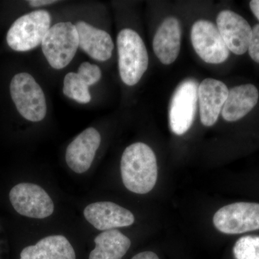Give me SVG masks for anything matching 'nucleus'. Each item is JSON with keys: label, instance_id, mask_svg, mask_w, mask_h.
<instances>
[{"label": "nucleus", "instance_id": "obj_1", "mask_svg": "<svg viewBox=\"0 0 259 259\" xmlns=\"http://www.w3.org/2000/svg\"><path fill=\"white\" fill-rule=\"evenodd\" d=\"M122 182L134 193L147 194L156 185L158 166L156 155L148 145L135 143L127 146L120 162Z\"/></svg>", "mask_w": 259, "mask_h": 259}, {"label": "nucleus", "instance_id": "obj_2", "mask_svg": "<svg viewBox=\"0 0 259 259\" xmlns=\"http://www.w3.org/2000/svg\"><path fill=\"white\" fill-rule=\"evenodd\" d=\"M117 45L121 79L126 85L134 86L148 69L147 49L139 34L129 28L119 32Z\"/></svg>", "mask_w": 259, "mask_h": 259}, {"label": "nucleus", "instance_id": "obj_3", "mask_svg": "<svg viewBox=\"0 0 259 259\" xmlns=\"http://www.w3.org/2000/svg\"><path fill=\"white\" fill-rule=\"evenodd\" d=\"M42 51L51 67L61 69L74 59L79 47L76 26L70 22H61L51 27L42 44Z\"/></svg>", "mask_w": 259, "mask_h": 259}, {"label": "nucleus", "instance_id": "obj_4", "mask_svg": "<svg viewBox=\"0 0 259 259\" xmlns=\"http://www.w3.org/2000/svg\"><path fill=\"white\" fill-rule=\"evenodd\" d=\"M10 90L17 110L24 118L31 122H40L45 118V95L31 75L25 72L15 75L10 82Z\"/></svg>", "mask_w": 259, "mask_h": 259}, {"label": "nucleus", "instance_id": "obj_5", "mask_svg": "<svg viewBox=\"0 0 259 259\" xmlns=\"http://www.w3.org/2000/svg\"><path fill=\"white\" fill-rule=\"evenodd\" d=\"M51 17L47 10H39L15 20L7 34V42L16 51L32 50L42 44L51 28Z\"/></svg>", "mask_w": 259, "mask_h": 259}, {"label": "nucleus", "instance_id": "obj_6", "mask_svg": "<svg viewBox=\"0 0 259 259\" xmlns=\"http://www.w3.org/2000/svg\"><path fill=\"white\" fill-rule=\"evenodd\" d=\"M198 88L197 81L187 79L180 83L174 93L168 112L174 134L182 136L192 127L197 112Z\"/></svg>", "mask_w": 259, "mask_h": 259}, {"label": "nucleus", "instance_id": "obj_7", "mask_svg": "<svg viewBox=\"0 0 259 259\" xmlns=\"http://www.w3.org/2000/svg\"><path fill=\"white\" fill-rule=\"evenodd\" d=\"M10 200L13 208L21 215L44 219L54 211V204L49 194L40 186L20 183L10 190Z\"/></svg>", "mask_w": 259, "mask_h": 259}, {"label": "nucleus", "instance_id": "obj_8", "mask_svg": "<svg viewBox=\"0 0 259 259\" xmlns=\"http://www.w3.org/2000/svg\"><path fill=\"white\" fill-rule=\"evenodd\" d=\"M213 223L226 234H241L259 229V204L236 202L224 206L214 214Z\"/></svg>", "mask_w": 259, "mask_h": 259}, {"label": "nucleus", "instance_id": "obj_9", "mask_svg": "<svg viewBox=\"0 0 259 259\" xmlns=\"http://www.w3.org/2000/svg\"><path fill=\"white\" fill-rule=\"evenodd\" d=\"M191 40L197 55L208 64H221L229 57V49L212 22L205 20L195 22L191 30Z\"/></svg>", "mask_w": 259, "mask_h": 259}, {"label": "nucleus", "instance_id": "obj_10", "mask_svg": "<svg viewBox=\"0 0 259 259\" xmlns=\"http://www.w3.org/2000/svg\"><path fill=\"white\" fill-rule=\"evenodd\" d=\"M217 28L227 47L233 54L243 55L248 51L252 28L241 15L231 10H223L217 17Z\"/></svg>", "mask_w": 259, "mask_h": 259}, {"label": "nucleus", "instance_id": "obj_11", "mask_svg": "<svg viewBox=\"0 0 259 259\" xmlns=\"http://www.w3.org/2000/svg\"><path fill=\"white\" fill-rule=\"evenodd\" d=\"M85 219L98 231H107L134 224V214L111 202H97L83 210Z\"/></svg>", "mask_w": 259, "mask_h": 259}, {"label": "nucleus", "instance_id": "obj_12", "mask_svg": "<svg viewBox=\"0 0 259 259\" xmlns=\"http://www.w3.org/2000/svg\"><path fill=\"white\" fill-rule=\"evenodd\" d=\"M101 144V136L97 130H84L68 146L66 161L68 166L76 174H83L90 169L97 150Z\"/></svg>", "mask_w": 259, "mask_h": 259}, {"label": "nucleus", "instance_id": "obj_13", "mask_svg": "<svg viewBox=\"0 0 259 259\" xmlns=\"http://www.w3.org/2000/svg\"><path fill=\"white\" fill-rule=\"evenodd\" d=\"M229 90L219 80L204 79L198 88V101L201 122L210 127L217 122L228 97Z\"/></svg>", "mask_w": 259, "mask_h": 259}, {"label": "nucleus", "instance_id": "obj_14", "mask_svg": "<svg viewBox=\"0 0 259 259\" xmlns=\"http://www.w3.org/2000/svg\"><path fill=\"white\" fill-rule=\"evenodd\" d=\"M182 28L178 19L168 17L158 28L153 41V49L164 65L175 62L180 54Z\"/></svg>", "mask_w": 259, "mask_h": 259}, {"label": "nucleus", "instance_id": "obj_15", "mask_svg": "<svg viewBox=\"0 0 259 259\" xmlns=\"http://www.w3.org/2000/svg\"><path fill=\"white\" fill-rule=\"evenodd\" d=\"M75 26L79 35V47L90 57L100 61L111 58L114 44L106 31L83 21L78 22Z\"/></svg>", "mask_w": 259, "mask_h": 259}, {"label": "nucleus", "instance_id": "obj_16", "mask_svg": "<svg viewBox=\"0 0 259 259\" xmlns=\"http://www.w3.org/2000/svg\"><path fill=\"white\" fill-rule=\"evenodd\" d=\"M258 97V90L250 83L232 88L221 112L223 119L228 122L241 120L254 108Z\"/></svg>", "mask_w": 259, "mask_h": 259}, {"label": "nucleus", "instance_id": "obj_17", "mask_svg": "<svg viewBox=\"0 0 259 259\" xmlns=\"http://www.w3.org/2000/svg\"><path fill=\"white\" fill-rule=\"evenodd\" d=\"M20 259H76L72 245L62 235H54L25 247Z\"/></svg>", "mask_w": 259, "mask_h": 259}, {"label": "nucleus", "instance_id": "obj_18", "mask_svg": "<svg viewBox=\"0 0 259 259\" xmlns=\"http://www.w3.org/2000/svg\"><path fill=\"white\" fill-rule=\"evenodd\" d=\"M95 243L89 259H122L131 245V240L116 229L102 232Z\"/></svg>", "mask_w": 259, "mask_h": 259}, {"label": "nucleus", "instance_id": "obj_19", "mask_svg": "<svg viewBox=\"0 0 259 259\" xmlns=\"http://www.w3.org/2000/svg\"><path fill=\"white\" fill-rule=\"evenodd\" d=\"M90 87L77 72H70L65 76L63 93L66 97L81 104L89 103L92 100Z\"/></svg>", "mask_w": 259, "mask_h": 259}, {"label": "nucleus", "instance_id": "obj_20", "mask_svg": "<svg viewBox=\"0 0 259 259\" xmlns=\"http://www.w3.org/2000/svg\"><path fill=\"white\" fill-rule=\"evenodd\" d=\"M233 254L236 259H259V236L242 237L233 247Z\"/></svg>", "mask_w": 259, "mask_h": 259}, {"label": "nucleus", "instance_id": "obj_21", "mask_svg": "<svg viewBox=\"0 0 259 259\" xmlns=\"http://www.w3.org/2000/svg\"><path fill=\"white\" fill-rule=\"evenodd\" d=\"M77 74L89 87L95 84L101 79L102 71L97 65L83 62L78 69Z\"/></svg>", "mask_w": 259, "mask_h": 259}, {"label": "nucleus", "instance_id": "obj_22", "mask_svg": "<svg viewBox=\"0 0 259 259\" xmlns=\"http://www.w3.org/2000/svg\"><path fill=\"white\" fill-rule=\"evenodd\" d=\"M248 51L250 58L259 64V24L252 28L251 40Z\"/></svg>", "mask_w": 259, "mask_h": 259}, {"label": "nucleus", "instance_id": "obj_23", "mask_svg": "<svg viewBox=\"0 0 259 259\" xmlns=\"http://www.w3.org/2000/svg\"><path fill=\"white\" fill-rule=\"evenodd\" d=\"M131 259H159V258L152 251H144L134 255Z\"/></svg>", "mask_w": 259, "mask_h": 259}, {"label": "nucleus", "instance_id": "obj_24", "mask_svg": "<svg viewBox=\"0 0 259 259\" xmlns=\"http://www.w3.org/2000/svg\"><path fill=\"white\" fill-rule=\"evenodd\" d=\"M56 3H58V1H53V0H30L28 1V4L33 8L46 6V5L54 4Z\"/></svg>", "mask_w": 259, "mask_h": 259}, {"label": "nucleus", "instance_id": "obj_25", "mask_svg": "<svg viewBox=\"0 0 259 259\" xmlns=\"http://www.w3.org/2000/svg\"><path fill=\"white\" fill-rule=\"evenodd\" d=\"M249 5L250 10L259 20V0H252L250 2Z\"/></svg>", "mask_w": 259, "mask_h": 259}]
</instances>
